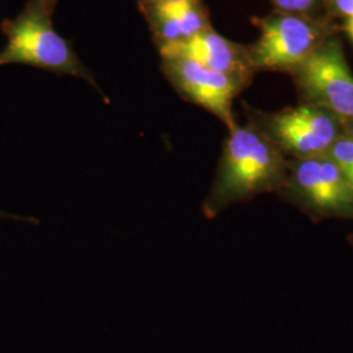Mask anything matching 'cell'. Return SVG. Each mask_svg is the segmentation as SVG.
I'll list each match as a JSON object with an SVG mask.
<instances>
[{
  "label": "cell",
  "mask_w": 353,
  "mask_h": 353,
  "mask_svg": "<svg viewBox=\"0 0 353 353\" xmlns=\"http://www.w3.org/2000/svg\"><path fill=\"white\" fill-rule=\"evenodd\" d=\"M287 173L288 163L258 128L236 123L229 128L212 186L203 202V214L211 220L233 204L279 192Z\"/></svg>",
  "instance_id": "6da1fadb"
},
{
  "label": "cell",
  "mask_w": 353,
  "mask_h": 353,
  "mask_svg": "<svg viewBox=\"0 0 353 353\" xmlns=\"http://www.w3.org/2000/svg\"><path fill=\"white\" fill-rule=\"evenodd\" d=\"M309 105L325 109L344 125L353 118V75L338 39L319 43L296 68Z\"/></svg>",
  "instance_id": "5b68a950"
},
{
  "label": "cell",
  "mask_w": 353,
  "mask_h": 353,
  "mask_svg": "<svg viewBox=\"0 0 353 353\" xmlns=\"http://www.w3.org/2000/svg\"><path fill=\"white\" fill-rule=\"evenodd\" d=\"M42 4H45L49 10H50L51 12H54V10H55V6H57V3H58V0H39Z\"/></svg>",
  "instance_id": "2e32d148"
},
{
  "label": "cell",
  "mask_w": 353,
  "mask_h": 353,
  "mask_svg": "<svg viewBox=\"0 0 353 353\" xmlns=\"http://www.w3.org/2000/svg\"><path fill=\"white\" fill-rule=\"evenodd\" d=\"M343 128H344V134H347V135H350V137L353 138V118L350 119L348 122H345L343 125Z\"/></svg>",
  "instance_id": "9a60e30c"
},
{
  "label": "cell",
  "mask_w": 353,
  "mask_h": 353,
  "mask_svg": "<svg viewBox=\"0 0 353 353\" xmlns=\"http://www.w3.org/2000/svg\"><path fill=\"white\" fill-rule=\"evenodd\" d=\"M345 30L348 33V36L351 37L353 41V14L347 17V23H345Z\"/></svg>",
  "instance_id": "5bb4252c"
},
{
  "label": "cell",
  "mask_w": 353,
  "mask_h": 353,
  "mask_svg": "<svg viewBox=\"0 0 353 353\" xmlns=\"http://www.w3.org/2000/svg\"><path fill=\"white\" fill-rule=\"evenodd\" d=\"M161 62L166 79L185 100L214 114L228 130L236 125L233 101L242 85L240 80L188 59L161 58Z\"/></svg>",
  "instance_id": "8992f818"
},
{
  "label": "cell",
  "mask_w": 353,
  "mask_h": 353,
  "mask_svg": "<svg viewBox=\"0 0 353 353\" xmlns=\"http://www.w3.org/2000/svg\"><path fill=\"white\" fill-rule=\"evenodd\" d=\"M328 156L353 186V138L343 134L328 150Z\"/></svg>",
  "instance_id": "30bf717a"
},
{
  "label": "cell",
  "mask_w": 353,
  "mask_h": 353,
  "mask_svg": "<svg viewBox=\"0 0 353 353\" xmlns=\"http://www.w3.org/2000/svg\"><path fill=\"white\" fill-rule=\"evenodd\" d=\"M51 14L39 0H30L14 19L3 23L7 43L0 51V67L24 64L58 75L79 77L97 87L92 72L71 43L52 26Z\"/></svg>",
  "instance_id": "7a4b0ae2"
},
{
  "label": "cell",
  "mask_w": 353,
  "mask_h": 353,
  "mask_svg": "<svg viewBox=\"0 0 353 353\" xmlns=\"http://www.w3.org/2000/svg\"><path fill=\"white\" fill-rule=\"evenodd\" d=\"M279 8L285 12H303L307 11L316 0H274Z\"/></svg>",
  "instance_id": "8fae6325"
},
{
  "label": "cell",
  "mask_w": 353,
  "mask_h": 353,
  "mask_svg": "<svg viewBox=\"0 0 353 353\" xmlns=\"http://www.w3.org/2000/svg\"><path fill=\"white\" fill-rule=\"evenodd\" d=\"M140 8L157 45L179 42L210 28L196 0L143 3Z\"/></svg>",
  "instance_id": "9c48e42d"
},
{
  "label": "cell",
  "mask_w": 353,
  "mask_h": 353,
  "mask_svg": "<svg viewBox=\"0 0 353 353\" xmlns=\"http://www.w3.org/2000/svg\"><path fill=\"white\" fill-rule=\"evenodd\" d=\"M316 28L294 14H279L261 21V36L248 59L255 68H296L318 46Z\"/></svg>",
  "instance_id": "52a82bcc"
},
{
  "label": "cell",
  "mask_w": 353,
  "mask_h": 353,
  "mask_svg": "<svg viewBox=\"0 0 353 353\" xmlns=\"http://www.w3.org/2000/svg\"><path fill=\"white\" fill-rule=\"evenodd\" d=\"M1 220H14V221H23L26 224H33L36 225L38 224V220L33 219V217H28V216H19V214H8L0 210V221Z\"/></svg>",
  "instance_id": "4fadbf2b"
},
{
  "label": "cell",
  "mask_w": 353,
  "mask_h": 353,
  "mask_svg": "<svg viewBox=\"0 0 353 353\" xmlns=\"http://www.w3.org/2000/svg\"><path fill=\"white\" fill-rule=\"evenodd\" d=\"M161 58L188 59L203 67L233 76L245 81L250 67L248 51H242L227 38L207 28L192 37L174 43L157 45Z\"/></svg>",
  "instance_id": "ba28073f"
},
{
  "label": "cell",
  "mask_w": 353,
  "mask_h": 353,
  "mask_svg": "<svg viewBox=\"0 0 353 353\" xmlns=\"http://www.w3.org/2000/svg\"><path fill=\"white\" fill-rule=\"evenodd\" d=\"M338 12L350 17L353 14V0H332Z\"/></svg>",
  "instance_id": "7c38bea8"
},
{
  "label": "cell",
  "mask_w": 353,
  "mask_h": 353,
  "mask_svg": "<svg viewBox=\"0 0 353 353\" xmlns=\"http://www.w3.org/2000/svg\"><path fill=\"white\" fill-rule=\"evenodd\" d=\"M279 194L314 219H353V186L328 156L294 159Z\"/></svg>",
  "instance_id": "3957f363"
},
{
  "label": "cell",
  "mask_w": 353,
  "mask_h": 353,
  "mask_svg": "<svg viewBox=\"0 0 353 353\" xmlns=\"http://www.w3.org/2000/svg\"><path fill=\"white\" fill-rule=\"evenodd\" d=\"M140 4L143 3H159V1H176V0H139Z\"/></svg>",
  "instance_id": "e0dca14e"
},
{
  "label": "cell",
  "mask_w": 353,
  "mask_h": 353,
  "mask_svg": "<svg viewBox=\"0 0 353 353\" xmlns=\"http://www.w3.org/2000/svg\"><path fill=\"white\" fill-rule=\"evenodd\" d=\"M252 125L279 151L287 152L294 159L323 156L344 134L336 117L309 103L258 115Z\"/></svg>",
  "instance_id": "277c9868"
}]
</instances>
